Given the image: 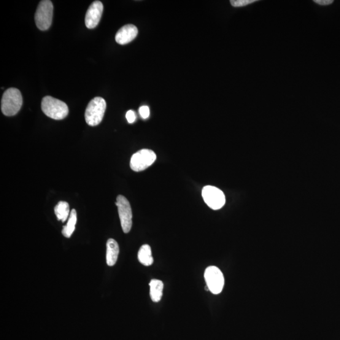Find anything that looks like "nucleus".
<instances>
[{
	"instance_id": "dca6fc26",
	"label": "nucleus",
	"mask_w": 340,
	"mask_h": 340,
	"mask_svg": "<svg viewBox=\"0 0 340 340\" xmlns=\"http://www.w3.org/2000/svg\"><path fill=\"white\" fill-rule=\"evenodd\" d=\"M256 0H231L230 1L232 6L234 7H241L253 4Z\"/></svg>"
},
{
	"instance_id": "1a4fd4ad",
	"label": "nucleus",
	"mask_w": 340,
	"mask_h": 340,
	"mask_svg": "<svg viewBox=\"0 0 340 340\" xmlns=\"http://www.w3.org/2000/svg\"><path fill=\"white\" fill-rule=\"evenodd\" d=\"M104 5L100 1L93 2L89 7L85 16V25L88 29L95 28L101 20Z\"/></svg>"
},
{
	"instance_id": "4468645a",
	"label": "nucleus",
	"mask_w": 340,
	"mask_h": 340,
	"mask_svg": "<svg viewBox=\"0 0 340 340\" xmlns=\"http://www.w3.org/2000/svg\"><path fill=\"white\" fill-rule=\"evenodd\" d=\"M77 222V213L75 209H72L71 213H70L67 225L63 227V231H62V233H63L64 236L67 237V238L71 236L72 234L75 231Z\"/></svg>"
},
{
	"instance_id": "f8f14e48",
	"label": "nucleus",
	"mask_w": 340,
	"mask_h": 340,
	"mask_svg": "<svg viewBox=\"0 0 340 340\" xmlns=\"http://www.w3.org/2000/svg\"><path fill=\"white\" fill-rule=\"evenodd\" d=\"M150 286L151 300L155 302H160L163 296L164 287L163 282L160 280H151Z\"/></svg>"
},
{
	"instance_id": "7ed1b4c3",
	"label": "nucleus",
	"mask_w": 340,
	"mask_h": 340,
	"mask_svg": "<svg viewBox=\"0 0 340 340\" xmlns=\"http://www.w3.org/2000/svg\"><path fill=\"white\" fill-rule=\"evenodd\" d=\"M106 102L102 97L91 100L86 107L85 117L86 123L90 126H98L104 117L106 110Z\"/></svg>"
},
{
	"instance_id": "a211bd4d",
	"label": "nucleus",
	"mask_w": 340,
	"mask_h": 340,
	"mask_svg": "<svg viewBox=\"0 0 340 340\" xmlns=\"http://www.w3.org/2000/svg\"><path fill=\"white\" fill-rule=\"evenodd\" d=\"M126 117L129 124L134 123L136 119V113H135L133 110H129V111L127 112Z\"/></svg>"
},
{
	"instance_id": "39448f33",
	"label": "nucleus",
	"mask_w": 340,
	"mask_h": 340,
	"mask_svg": "<svg viewBox=\"0 0 340 340\" xmlns=\"http://www.w3.org/2000/svg\"><path fill=\"white\" fill-rule=\"evenodd\" d=\"M156 160V155L153 151L142 149L132 155L130 161L131 168L136 172L144 171L152 165Z\"/></svg>"
},
{
	"instance_id": "9b49d317",
	"label": "nucleus",
	"mask_w": 340,
	"mask_h": 340,
	"mask_svg": "<svg viewBox=\"0 0 340 340\" xmlns=\"http://www.w3.org/2000/svg\"><path fill=\"white\" fill-rule=\"evenodd\" d=\"M119 247L117 242L113 239H109L107 242L106 260L108 265L112 266L117 262Z\"/></svg>"
},
{
	"instance_id": "ddd939ff",
	"label": "nucleus",
	"mask_w": 340,
	"mask_h": 340,
	"mask_svg": "<svg viewBox=\"0 0 340 340\" xmlns=\"http://www.w3.org/2000/svg\"><path fill=\"white\" fill-rule=\"evenodd\" d=\"M138 260L144 266H151L153 263V258L151 247L148 245H142L138 252Z\"/></svg>"
},
{
	"instance_id": "6ab92c4d",
	"label": "nucleus",
	"mask_w": 340,
	"mask_h": 340,
	"mask_svg": "<svg viewBox=\"0 0 340 340\" xmlns=\"http://www.w3.org/2000/svg\"><path fill=\"white\" fill-rule=\"evenodd\" d=\"M314 2L320 5H328L333 4V0H314Z\"/></svg>"
},
{
	"instance_id": "20e7f679",
	"label": "nucleus",
	"mask_w": 340,
	"mask_h": 340,
	"mask_svg": "<svg viewBox=\"0 0 340 340\" xmlns=\"http://www.w3.org/2000/svg\"><path fill=\"white\" fill-rule=\"evenodd\" d=\"M53 16V5L50 0H43L38 5L35 21L40 31H46L52 24Z\"/></svg>"
},
{
	"instance_id": "0eeeda50",
	"label": "nucleus",
	"mask_w": 340,
	"mask_h": 340,
	"mask_svg": "<svg viewBox=\"0 0 340 340\" xmlns=\"http://www.w3.org/2000/svg\"><path fill=\"white\" fill-rule=\"evenodd\" d=\"M202 198L206 204L213 210L221 209L226 203L225 193L214 186H206L202 191Z\"/></svg>"
},
{
	"instance_id": "6e6552de",
	"label": "nucleus",
	"mask_w": 340,
	"mask_h": 340,
	"mask_svg": "<svg viewBox=\"0 0 340 340\" xmlns=\"http://www.w3.org/2000/svg\"><path fill=\"white\" fill-rule=\"evenodd\" d=\"M118 215L124 233L130 232L132 225V213L130 203L125 197L119 195L116 200Z\"/></svg>"
},
{
	"instance_id": "f3484780",
	"label": "nucleus",
	"mask_w": 340,
	"mask_h": 340,
	"mask_svg": "<svg viewBox=\"0 0 340 340\" xmlns=\"http://www.w3.org/2000/svg\"><path fill=\"white\" fill-rule=\"evenodd\" d=\"M139 112L140 115L144 119H147L150 115V108L148 106H142L139 108Z\"/></svg>"
},
{
	"instance_id": "f257e3e1",
	"label": "nucleus",
	"mask_w": 340,
	"mask_h": 340,
	"mask_svg": "<svg viewBox=\"0 0 340 340\" xmlns=\"http://www.w3.org/2000/svg\"><path fill=\"white\" fill-rule=\"evenodd\" d=\"M23 99L20 90L10 88L3 94L1 104L2 112L5 115L13 116L20 111Z\"/></svg>"
},
{
	"instance_id": "f03ea898",
	"label": "nucleus",
	"mask_w": 340,
	"mask_h": 340,
	"mask_svg": "<svg viewBox=\"0 0 340 340\" xmlns=\"http://www.w3.org/2000/svg\"><path fill=\"white\" fill-rule=\"evenodd\" d=\"M41 108L47 117L55 120L64 119L69 113L68 107L64 102L50 96L42 99Z\"/></svg>"
},
{
	"instance_id": "423d86ee",
	"label": "nucleus",
	"mask_w": 340,
	"mask_h": 340,
	"mask_svg": "<svg viewBox=\"0 0 340 340\" xmlns=\"http://www.w3.org/2000/svg\"><path fill=\"white\" fill-rule=\"evenodd\" d=\"M204 278L210 292L214 294L222 292L225 285V278L220 269L215 266L207 267L205 271Z\"/></svg>"
},
{
	"instance_id": "9d476101",
	"label": "nucleus",
	"mask_w": 340,
	"mask_h": 340,
	"mask_svg": "<svg viewBox=\"0 0 340 340\" xmlns=\"http://www.w3.org/2000/svg\"><path fill=\"white\" fill-rule=\"evenodd\" d=\"M137 34H138V30L136 27L132 24H129V25L123 27L116 34V42L120 45L128 44L137 37Z\"/></svg>"
},
{
	"instance_id": "2eb2a0df",
	"label": "nucleus",
	"mask_w": 340,
	"mask_h": 340,
	"mask_svg": "<svg viewBox=\"0 0 340 340\" xmlns=\"http://www.w3.org/2000/svg\"><path fill=\"white\" fill-rule=\"evenodd\" d=\"M55 212L57 218L64 223L69 217V206L66 202H59L55 208Z\"/></svg>"
}]
</instances>
